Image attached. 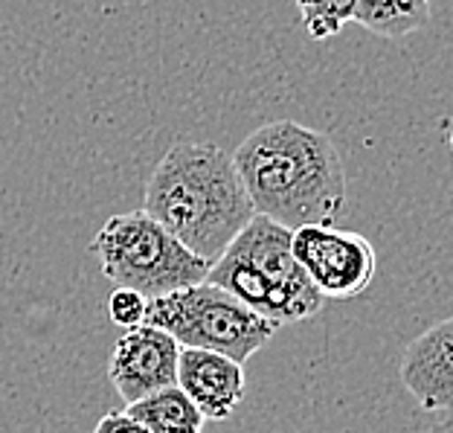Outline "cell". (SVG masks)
I'll use <instances>...</instances> for the list:
<instances>
[{"label":"cell","mask_w":453,"mask_h":433,"mask_svg":"<svg viewBox=\"0 0 453 433\" xmlns=\"http://www.w3.org/2000/svg\"><path fill=\"white\" fill-rule=\"evenodd\" d=\"M253 210L276 224H334L346 204V172L332 137L294 120L256 128L233 154Z\"/></svg>","instance_id":"1"},{"label":"cell","mask_w":453,"mask_h":433,"mask_svg":"<svg viewBox=\"0 0 453 433\" xmlns=\"http://www.w3.org/2000/svg\"><path fill=\"white\" fill-rule=\"evenodd\" d=\"M142 210L207 265L256 215L233 154L212 143H174L151 172Z\"/></svg>","instance_id":"2"},{"label":"cell","mask_w":453,"mask_h":433,"mask_svg":"<svg viewBox=\"0 0 453 433\" xmlns=\"http://www.w3.org/2000/svg\"><path fill=\"white\" fill-rule=\"evenodd\" d=\"M207 282L230 291L273 326L300 323L323 308L291 253V230L256 213L207 267Z\"/></svg>","instance_id":"3"},{"label":"cell","mask_w":453,"mask_h":433,"mask_svg":"<svg viewBox=\"0 0 453 433\" xmlns=\"http://www.w3.org/2000/svg\"><path fill=\"white\" fill-rule=\"evenodd\" d=\"M102 274L117 288H131L146 300L207 280V262L183 247L146 210L111 215L94 236Z\"/></svg>","instance_id":"4"},{"label":"cell","mask_w":453,"mask_h":433,"mask_svg":"<svg viewBox=\"0 0 453 433\" xmlns=\"http://www.w3.org/2000/svg\"><path fill=\"white\" fill-rule=\"evenodd\" d=\"M142 323L163 329L180 346L210 349L239 364L250 360L276 335L271 321L250 312L230 291L207 280L146 300Z\"/></svg>","instance_id":"5"},{"label":"cell","mask_w":453,"mask_h":433,"mask_svg":"<svg viewBox=\"0 0 453 433\" xmlns=\"http://www.w3.org/2000/svg\"><path fill=\"white\" fill-rule=\"evenodd\" d=\"M291 253L323 300L360 297L378 274L372 242L352 230H337L332 224L294 227Z\"/></svg>","instance_id":"6"},{"label":"cell","mask_w":453,"mask_h":433,"mask_svg":"<svg viewBox=\"0 0 453 433\" xmlns=\"http://www.w3.org/2000/svg\"><path fill=\"white\" fill-rule=\"evenodd\" d=\"M178 352L180 344L163 329L140 323L126 329L111 355L108 378L119 398L131 405L160 387L174 384L178 378Z\"/></svg>","instance_id":"7"},{"label":"cell","mask_w":453,"mask_h":433,"mask_svg":"<svg viewBox=\"0 0 453 433\" xmlns=\"http://www.w3.org/2000/svg\"><path fill=\"white\" fill-rule=\"evenodd\" d=\"M203 419H226L244 398V364L210 349L180 346L178 378H174Z\"/></svg>","instance_id":"8"},{"label":"cell","mask_w":453,"mask_h":433,"mask_svg":"<svg viewBox=\"0 0 453 433\" xmlns=\"http://www.w3.org/2000/svg\"><path fill=\"white\" fill-rule=\"evenodd\" d=\"M453 321H439L421 332L413 344L407 346L404 358H401V384L407 393L418 401V407L445 410L453 401Z\"/></svg>","instance_id":"9"},{"label":"cell","mask_w":453,"mask_h":433,"mask_svg":"<svg viewBox=\"0 0 453 433\" xmlns=\"http://www.w3.org/2000/svg\"><path fill=\"white\" fill-rule=\"evenodd\" d=\"M126 410L151 433H201L203 421H207L178 384L154 390V393L126 405Z\"/></svg>","instance_id":"10"},{"label":"cell","mask_w":453,"mask_h":433,"mask_svg":"<svg viewBox=\"0 0 453 433\" xmlns=\"http://www.w3.org/2000/svg\"><path fill=\"white\" fill-rule=\"evenodd\" d=\"M352 20L380 38H404L427 27L430 0H355Z\"/></svg>","instance_id":"11"},{"label":"cell","mask_w":453,"mask_h":433,"mask_svg":"<svg viewBox=\"0 0 453 433\" xmlns=\"http://www.w3.org/2000/svg\"><path fill=\"white\" fill-rule=\"evenodd\" d=\"M296 9L303 15L305 33L314 41H326L340 35V29L352 20L355 0H296Z\"/></svg>","instance_id":"12"},{"label":"cell","mask_w":453,"mask_h":433,"mask_svg":"<svg viewBox=\"0 0 453 433\" xmlns=\"http://www.w3.org/2000/svg\"><path fill=\"white\" fill-rule=\"evenodd\" d=\"M108 314L111 323H117L122 329H134L146 321V297L131 291V288H117L108 300Z\"/></svg>","instance_id":"13"},{"label":"cell","mask_w":453,"mask_h":433,"mask_svg":"<svg viewBox=\"0 0 453 433\" xmlns=\"http://www.w3.org/2000/svg\"><path fill=\"white\" fill-rule=\"evenodd\" d=\"M94 433H151L142 421L134 419L128 410H113L99 419V425Z\"/></svg>","instance_id":"14"},{"label":"cell","mask_w":453,"mask_h":433,"mask_svg":"<svg viewBox=\"0 0 453 433\" xmlns=\"http://www.w3.org/2000/svg\"><path fill=\"white\" fill-rule=\"evenodd\" d=\"M425 433H453V414H450V407H445V410H436L434 425H430Z\"/></svg>","instance_id":"15"}]
</instances>
